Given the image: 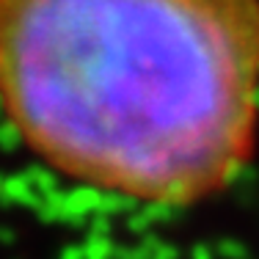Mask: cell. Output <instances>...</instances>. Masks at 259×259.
Listing matches in <instances>:
<instances>
[{"mask_svg": "<svg viewBox=\"0 0 259 259\" xmlns=\"http://www.w3.org/2000/svg\"><path fill=\"white\" fill-rule=\"evenodd\" d=\"M0 105L64 177L204 199L254 149L259 0H0Z\"/></svg>", "mask_w": 259, "mask_h": 259, "instance_id": "6da1fadb", "label": "cell"}]
</instances>
